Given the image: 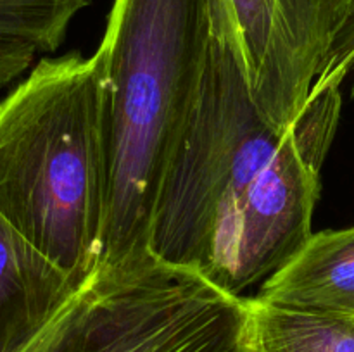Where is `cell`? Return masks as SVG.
Returning <instances> with one entry per match:
<instances>
[{
  "label": "cell",
  "instance_id": "cell-1",
  "mask_svg": "<svg viewBox=\"0 0 354 352\" xmlns=\"http://www.w3.org/2000/svg\"><path fill=\"white\" fill-rule=\"evenodd\" d=\"M109 197L102 59H41L0 102V214L83 290L102 261Z\"/></svg>",
  "mask_w": 354,
  "mask_h": 352
},
{
  "label": "cell",
  "instance_id": "cell-2",
  "mask_svg": "<svg viewBox=\"0 0 354 352\" xmlns=\"http://www.w3.org/2000/svg\"><path fill=\"white\" fill-rule=\"evenodd\" d=\"M228 0H114L97 54L107 86L111 197L99 273L154 261L166 169L199 95Z\"/></svg>",
  "mask_w": 354,
  "mask_h": 352
},
{
  "label": "cell",
  "instance_id": "cell-3",
  "mask_svg": "<svg viewBox=\"0 0 354 352\" xmlns=\"http://www.w3.org/2000/svg\"><path fill=\"white\" fill-rule=\"evenodd\" d=\"M289 128L270 123L252 99L228 0L216 21L199 95L156 202L152 257L204 276L221 228Z\"/></svg>",
  "mask_w": 354,
  "mask_h": 352
},
{
  "label": "cell",
  "instance_id": "cell-4",
  "mask_svg": "<svg viewBox=\"0 0 354 352\" xmlns=\"http://www.w3.org/2000/svg\"><path fill=\"white\" fill-rule=\"evenodd\" d=\"M64 352H249L248 299L156 259L99 273Z\"/></svg>",
  "mask_w": 354,
  "mask_h": 352
},
{
  "label": "cell",
  "instance_id": "cell-5",
  "mask_svg": "<svg viewBox=\"0 0 354 352\" xmlns=\"http://www.w3.org/2000/svg\"><path fill=\"white\" fill-rule=\"evenodd\" d=\"M341 86L311 90L286 140L252 179L221 228L204 278L241 297L282 269L311 231L320 195V169L337 131Z\"/></svg>",
  "mask_w": 354,
  "mask_h": 352
},
{
  "label": "cell",
  "instance_id": "cell-6",
  "mask_svg": "<svg viewBox=\"0 0 354 352\" xmlns=\"http://www.w3.org/2000/svg\"><path fill=\"white\" fill-rule=\"evenodd\" d=\"M252 99L279 128L296 121L354 0H230Z\"/></svg>",
  "mask_w": 354,
  "mask_h": 352
},
{
  "label": "cell",
  "instance_id": "cell-7",
  "mask_svg": "<svg viewBox=\"0 0 354 352\" xmlns=\"http://www.w3.org/2000/svg\"><path fill=\"white\" fill-rule=\"evenodd\" d=\"M82 290L0 214V352H17Z\"/></svg>",
  "mask_w": 354,
  "mask_h": 352
},
{
  "label": "cell",
  "instance_id": "cell-8",
  "mask_svg": "<svg viewBox=\"0 0 354 352\" xmlns=\"http://www.w3.org/2000/svg\"><path fill=\"white\" fill-rule=\"evenodd\" d=\"M256 299L292 309L354 314V226L311 235L263 282Z\"/></svg>",
  "mask_w": 354,
  "mask_h": 352
},
{
  "label": "cell",
  "instance_id": "cell-9",
  "mask_svg": "<svg viewBox=\"0 0 354 352\" xmlns=\"http://www.w3.org/2000/svg\"><path fill=\"white\" fill-rule=\"evenodd\" d=\"M251 352H354V314L248 299Z\"/></svg>",
  "mask_w": 354,
  "mask_h": 352
},
{
  "label": "cell",
  "instance_id": "cell-10",
  "mask_svg": "<svg viewBox=\"0 0 354 352\" xmlns=\"http://www.w3.org/2000/svg\"><path fill=\"white\" fill-rule=\"evenodd\" d=\"M92 0H0V50L21 75L62 43L73 17Z\"/></svg>",
  "mask_w": 354,
  "mask_h": 352
},
{
  "label": "cell",
  "instance_id": "cell-11",
  "mask_svg": "<svg viewBox=\"0 0 354 352\" xmlns=\"http://www.w3.org/2000/svg\"><path fill=\"white\" fill-rule=\"evenodd\" d=\"M83 295H85V289L37 337L31 338L17 352H64L66 344L69 340V335H71L76 320L80 316V311H82Z\"/></svg>",
  "mask_w": 354,
  "mask_h": 352
},
{
  "label": "cell",
  "instance_id": "cell-12",
  "mask_svg": "<svg viewBox=\"0 0 354 352\" xmlns=\"http://www.w3.org/2000/svg\"><path fill=\"white\" fill-rule=\"evenodd\" d=\"M346 79H351V95L354 99V17L339 35L313 86H342Z\"/></svg>",
  "mask_w": 354,
  "mask_h": 352
},
{
  "label": "cell",
  "instance_id": "cell-13",
  "mask_svg": "<svg viewBox=\"0 0 354 352\" xmlns=\"http://www.w3.org/2000/svg\"><path fill=\"white\" fill-rule=\"evenodd\" d=\"M249 352H251V351H249Z\"/></svg>",
  "mask_w": 354,
  "mask_h": 352
}]
</instances>
